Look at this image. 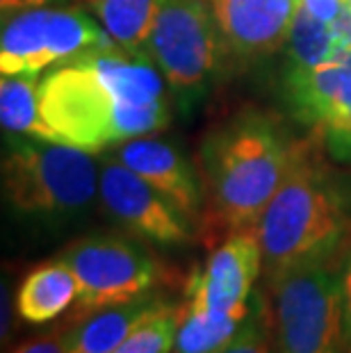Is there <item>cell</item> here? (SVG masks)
Listing matches in <instances>:
<instances>
[{"mask_svg":"<svg viewBox=\"0 0 351 353\" xmlns=\"http://www.w3.org/2000/svg\"><path fill=\"white\" fill-rule=\"evenodd\" d=\"M59 260L78 281V314L151 296L162 281L160 262L123 235L80 237L66 246Z\"/></svg>","mask_w":351,"mask_h":353,"instance_id":"obj_7","label":"cell"},{"mask_svg":"<svg viewBox=\"0 0 351 353\" xmlns=\"http://www.w3.org/2000/svg\"><path fill=\"white\" fill-rule=\"evenodd\" d=\"M12 353H66L64 333L39 335V337H34V340L23 342L19 349H14Z\"/></svg>","mask_w":351,"mask_h":353,"instance_id":"obj_25","label":"cell"},{"mask_svg":"<svg viewBox=\"0 0 351 353\" xmlns=\"http://www.w3.org/2000/svg\"><path fill=\"white\" fill-rule=\"evenodd\" d=\"M322 137L326 141V148L335 160L349 162L351 160V110L347 114L335 117L322 128Z\"/></svg>","mask_w":351,"mask_h":353,"instance_id":"obj_22","label":"cell"},{"mask_svg":"<svg viewBox=\"0 0 351 353\" xmlns=\"http://www.w3.org/2000/svg\"><path fill=\"white\" fill-rule=\"evenodd\" d=\"M114 43L101 23L76 7H30L5 17L0 37L3 76H39L43 69Z\"/></svg>","mask_w":351,"mask_h":353,"instance_id":"obj_8","label":"cell"},{"mask_svg":"<svg viewBox=\"0 0 351 353\" xmlns=\"http://www.w3.org/2000/svg\"><path fill=\"white\" fill-rule=\"evenodd\" d=\"M181 305L171 303L139 324L112 353H169L176 344Z\"/></svg>","mask_w":351,"mask_h":353,"instance_id":"obj_20","label":"cell"},{"mask_svg":"<svg viewBox=\"0 0 351 353\" xmlns=\"http://www.w3.org/2000/svg\"><path fill=\"white\" fill-rule=\"evenodd\" d=\"M119 48L144 52L164 0H85Z\"/></svg>","mask_w":351,"mask_h":353,"instance_id":"obj_16","label":"cell"},{"mask_svg":"<svg viewBox=\"0 0 351 353\" xmlns=\"http://www.w3.org/2000/svg\"><path fill=\"white\" fill-rule=\"evenodd\" d=\"M263 272V251L256 230L233 232L210 253L188 281V305L217 317L246 314L253 305V285Z\"/></svg>","mask_w":351,"mask_h":353,"instance_id":"obj_10","label":"cell"},{"mask_svg":"<svg viewBox=\"0 0 351 353\" xmlns=\"http://www.w3.org/2000/svg\"><path fill=\"white\" fill-rule=\"evenodd\" d=\"M39 108L64 144L87 153H106L121 141L167 128L171 112L132 110L108 87L99 71L78 55L55 66L39 82Z\"/></svg>","mask_w":351,"mask_h":353,"instance_id":"obj_3","label":"cell"},{"mask_svg":"<svg viewBox=\"0 0 351 353\" xmlns=\"http://www.w3.org/2000/svg\"><path fill=\"white\" fill-rule=\"evenodd\" d=\"M349 232V192L308 146H301L285 183L256 223L267 278L274 283L294 267L335 260Z\"/></svg>","mask_w":351,"mask_h":353,"instance_id":"obj_2","label":"cell"},{"mask_svg":"<svg viewBox=\"0 0 351 353\" xmlns=\"http://www.w3.org/2000/svg\"><path fill=\"white\" fill-rule=\"evenodd\" d=\"M256 301V294H253ZM253 310V305H251ZM251 310L246 314H230V317H217L205 310L192 305H181L176 330V353H219L233 337L240 333L249 319Z\"/></svg>","mask_w":351,"mask_h":353,"instance_id":"obj_19","label":"cell"},{"mask_svg":"<svg viewBox=\"0 0 351 353\" xmlns=\"http://www.w3.org/2000/svg\"><path fill=\"white\" fill-rule=\"evenodd\" d=\"M340 292H342V317H345V342L351 351V246L340 262Z\"/></svg>","mask_w":351,"mask_h":353,"instance_id":"obj_23","label":"cell"},{"mask_svg":"<svg viewBox=\"0 0 351 353\" xmlns=\"http://www.w3.org/2000/svg\"><path fill=\"white\" fill-rule=\"evenodd\" d=\"M78 301V281L64 260H50L28 272L17 292V312L26 324L41 326Z\"/></svg>","mask_w":351,"mask_h":353,"instance_id":"obj_15","label":"cell"},{"mask_svg":"<svg viewBox=\"0 0 351 353\" xmlns=\"http://www.w3.org/2000/svg\"><path fill=\"white\" fill-rule=\"evenodd\" d=\"M349 353H351V351H349Z\"/></svg>","mask_w":351,"mask_h":353,"instance_id":"obj_29","label":"cell"},{"mask_svg":"<svg viewBox=\"0 0 351 353\" xmlns=\"http://www.w3.org/2000/svg\"><path fill=\"white\" fill-rule=\"evenodd\" d=\"M226 52L228 46L208 0H164L144 48L183 110L208 94Z\"/></svg>","mask_w":351,"mask_h":353,"instance_id":"obj_5","label":"cell"},{"mask_svg":"<svg viewBox=\"0 0 351 353\" xmlns=\"http://www.w3.org/2000/svg\"><path fill=\"white\" fill-rule=\"evenodd\" d=\"M3 196L21 216L69 223L99 199V164L71 144L14 134L3 155Z\"/></svg>","mask_w":351,"mask_h":353,"instance_id":"obj_4","label":"cell"},{"mask_svg":"<svg viewBox=\"0 0 351 353\" xmlns=\"http://www.w3.org/2000/svg\"><path fill=\"white\" fill-rule=\"evenodd\" d=\"M219 353H274L270 326H267V305L260 292H256V301L246 324Z\"/></svg>","mask_w":351,"mask_h":353,"instance_id":"obj_21","label":"cell"},{"mask_svg":"<svg viewBox=\"0 0 351 353\" xmlns=\"http://www.w3.org/2000/svg\"><path fill=\"white\" fill-rule=\"evenodd\" d=\"M167 305L171 303L151 294L130 303L82 314L76 326L64 330L66 353H112L139 324H144L148 317L158 314Z\"/></svg>","mask_w":351,"mask_h":353,"instance_id":"obj_14","label":"cell"},{"mask_svg":"<svg viewBox=\"0 0 351 353\" xmlns=\"http://www.w3.org/2000/svg\"><path fill=\"white\" fill-rule=\"evenodd\" d=\"M99 205L112 223L155 246H183L194 239L192 216L110 151L101 153Z\"/></svg>","mask_w":351,"mask_h":353,"instance_id":"obj_9","label":"cell"},{"mask_svg":"<svg viewBox=\"0 0 351 353\" xmlns=\"http://www.w3.org/2000/svg\"><path fill=\"white\" fill-rule=\"evenodd\" d=\"M228 52L258 62L285 46L299 0H208Z\"/></svg>","mask_w":351,"mask_h":353,"instance_id":"obj_11","label":"cell"},{"mask_svg":"<svg viewBox=\"0 0 351 353\" xmlns=\"http://www.w3.org/2000/svg\"><path fill=\"white\" fill-rule=\"evenodd\" d=\"M50 0H3V12L5 17L12 12H21V10H30V7H43Z\"/></svg>","mask_w":351,"mask_h":353,"instance_id":"obj_28","label":"cell"},{"mask_svg":"<svg viewBox=\"0 0 351 353\" xmlns=\"http://www.w3.org/2000/svg\"><path fill=\"white\" fill-rule=\"evenodd\" d=\"M12 303H10V292H7V283L3 281V326H0V340L3 344L7 342V337L12 333Z\"/></svg>","mask_w":351,"mask_h":353,"instance_id":"obj_27","label":"cell"},{"mask_svg":"<svg viewBox=\"0 0 351 353\" xmlns=\"http://www.w3.org/2000/svg\"><path fill=\"white\" fill-rule=\"evenodd\" d=\"M328 28H331V37H333L335 50H338V52L351 50V0H347L338 17H335L331 23H328Z\"/></svg>","mask_w":351,"mask_h":353,"instance_id":"obj_24","label":"cell"},{"mask_svg":"<svg viewBox=\"0 0 351 353\" xmlns=\"http://www.w3.org/2000/svg\"><path fill=\"white\" fill-rule=\"evenodd\" d=\"M110 153L126 167L148 180L155 190L174 201L188 216H197L203 205V185L181 148L151 134L121 141Z\"/></svg>","mask_w":351,"mask_h":353,"instance_id":"obj_12","label":"cell"},{"mask_svg":"<svg viewBox=\"0 0 351 353\" xmlns=\"http://www.w3.org/2000/svg\"><path fill=\"white\" fill-rule=\"evenodd\" d=\"M345 3L347 0H299V5L305 7L312 17H317L324 23H331L340 14L342 7H345Z\"/></svg>","mask_w":351,"mask_h":353,"instance_id":"obj_26","label":"cell"},{"mask_svg":"<svg viewBox=\"0 0 351 353\" xmlns=\"http://www.w3.org/2000/svg\"><path fill=\"white\" fill-rule=\"evenodd\" d=\"M272 285L276 353H349L335 260L294 267Z\"/></svg>","mask_w":351,"mask_h":353,"instance_id":"obj_6","label":"cell"},{"mask_svg":"<svg viewBox=\"0 0 351 353\" xmlns=\"http://www.w3.org/2000/svg\"><path fill=\"white\" fill-rule=\"evenodd\" d=\"M0 121H3L7 132L19 134V137L62 141L41 114L37 76H28V73L3 76V82H0Z\"/></svg>","mask_w":351,"mask_h":353,"instance_id":"obj_17","label":"cell"},{"mask_svg":"<svg viewBox=\"0 0 351 353\" xmlns=\"http://www.w3.org/2000/svg\"><path fill=\"white\" fill-rule=\"evenodd\" d=\"M299 151L301 144L260 110H244L217 125L201 146V171L221 226L228 232L256 230Z\"/></svg>","mask_w":351,"mask_h":353,"instance_id":"obj_1","label":"cell"},{"mask_svg":"<svg viewBox=\"0 0 351 353\" xmlns=\"http://www.w3.org/2000/svg\"><path fill=\"white\" fill-rule=\"evenodd\" d=\"M283 103L294 121L322 128L351 110V50H342L303 76L281 82Z\"/></svg>","mask_w":351,"mask_h":353,"instance_id":"obj_13","label":"cell"},{"mask_svg":"<svg viewBox=\"0 0 351 353\" xmlns=\"http://www.w3.org/2000/svg\"><path fill=\"white\" fill-rule=\"evenodd\" d=\"M283 52H285V59H283V80L303 76V73L312 71L315 66L324 64L331 57L338 55L328 23L312 17L301 5L297 7L294 21L290 26Z\"/></svg>","mask_w":351,"mask_h":353,"instance_id":"obj_18","label":"cell"}]
</instances>
